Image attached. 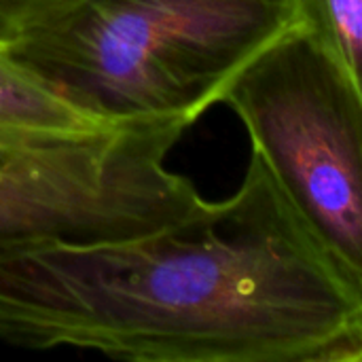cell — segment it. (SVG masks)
Here are the masks:
<instances>
[{"instance_id": "obj_1", "label": "cell", "mask_w": 362, "mask_h": 362, "mask_svg": "<svg viewBox=\"0 0 362 362\" xmlns=\"http://www.w3.org/2000/svg\"><path fill=\"white\" fill-rule=\"evenodd\" d=\"M362 284L259 155L223 202L151 233L0 252V339L132 362H314Z\"/></svg>"}, {"instance_id": "obj_2", "label": "cell", "mask_w": 362, "mask_h": 362, "mask_svg": "<svg viewBox=\"0 0 362 362\" xmlns=\"http://www.w3.org/2000/svg\"><path fill=\"white\" fill-rule=\"evenodd\" d=\"M299 23L297 0H62L6 49L102 123H195Z\"/></svg>"}, {"instance_id": "obj_3", "label": "cell", "mask_w": 362, "mask_h": 362, "mask_svg": "<svg viewBox=\"0 0 362 362\" xmlns=\"http://www.w3.org/2000/svg\"><path fill=\"white\" fill-rule=\"evenodd\" d=\"M221 102L308 229L362 284V98L325 40L301 21Z\"/></svg>"}, {"instance_id": "obj_4", "label": "cell", "mask_w": 362, "mask_h": 362, "mask_svg": "<svg viewBox=\"0 0 362 362\" xmlns=\"http://www.w3.org/2000/svg\"><path fill=\"white\" fill-rule=\"evenodd\" d=\"M191 125L148 119L0 146V252L125 240L197 212L206 199L165 165Z\"/></svg>"}, {"instance_id": "obj_5", "label": "cell", "mask_w": 362, "mask_h": 362, "mask_svg": "<svg viewBox=\"0 0 362 362\" xmlns=\"http://www.w3.org/2000/svg\"><path fill=\"white\" fill-rule=\"evenodd\" d=\"M102 123L72 106L0 45V146L93 134Z\"/></svg>"}, {"instance_id": "obj_6", "label": "cell", "mask_w": 362, "mask_h": 362, "mask_svg": "<svg viewBox=\"0 0 362 362\" xmlns=\"http://www.w3.org/2000/svg\"><path fill=\"white\" fill-rule=\"evenodd\" d=\"M299 17L331 49L362 98V0H297Z\"/></svg>"}, {"instance_id": "obj_7", "label": "cell", "mask_w": 362, "mask_h": 362, "mask_svg": "<svg viewBox=\"0 0 362 362\" xmlns=\"http://www.w3.org/2000/svg\"><path fill=\"white\" fill-rule=\"evenodd\" d=\"M59 2L62 0H0V45L11 42Z\"/></svg>"}, {"instance_id": "obj_8", "label": "cell", "mask_w": 362, "mask_h": 362, "mask_svg": "<svg viewBox=\"0 0 362 362\" xmlns=\"http://www.w3.org/2000/svg\"><path fill=\"white\" fill-rule=\"evenodd\" d=\"M314 362H362V320L327 341Z\"/></svg>"}]
</instances>
